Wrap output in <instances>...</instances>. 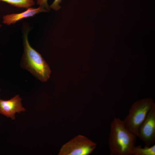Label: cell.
<instances>
[{
  "instance_id": "obj_1",
  "label": "cell",
  "mask_w": 155,
  "mask_h": 155,
  "mask_svg": "<svg viewBox=\"0 0 155 155\" xmlns=\"http://www.w3.org/2000/svg\"><path fill=\"white\" fill-rule=\"evenodd\" d=\"M137 136L129 131L123 121L115 118L110 128L108 145L111 155H130Z\"/></svg>"
},
{
  "instance_id": "obj_2",
  "label": "cell",
  "mask_w": 155,
  "mask_h": 155,
  "mask_svg": "<svg viewBox=\"0 0 155 155\" xmlns=\"http://www.w3.org/2000/svg\"><path fill=\"white\" fill-rule=\"evenodd\" d=\"M28 31L24 33L23 42L24 52L21 58L20 66L29 71L40 81L45 82L49 78L51 71L49 65L41 54L30 44Z\"/></svg>"
},
{
  "instance_id": "obj_3",
  "label": "cell",
  "mask_w": 155,
  "mask_h": 155,
  "mask_svg": "<svg viewBox=\"0 0 155 155\" xmlns=\"http://www.w3.org/2000/svg\"><path fill=\"white\" fill-rule=\"evenodd\" d=\"M155 106L154 101L150 98L141 99L134 102L123 121L126 127L137 137L140 127L150 111Z\"/></svg>"
},
{
  "instance_id": "obj_4",
  "label": "cell",
  "mask_w": 155,
  "mask_h": 155,
  "mask_svg": "<svg viewBox=\"0 0 155 155\" xmlns=\"http://www.w3.org/2000/svg\"><path fill=\"white\" fill-rule=\"evenodd\" d=\"M96 144L81 135L73 138L64 145L59 155H88L95 149Z\"/></svg>"
},
{
  "instance_id": "obj_5",
  "label": "cell",
  "mask_w": 155,
  "mask_h": 155,
  "mask_svg": "<svg viewBox=\"0 0 155 155\" xmlns=\"http://www.w3.org/2000/svg\"><path fill=\"white\" fill-rule=\"evenodd\" d=\"M137 137L145 145L150 146L155 142V106L150 111L140 127Z\"/></svg>"
},
{
  "instance_id": "obj_6",
  "label": "cell",
  "mask_w": 155,
  "mask_h": 155,
  "mask_svg": "<svg viewBox=\"0 0 155 155\" xmlns=\"http://www.w3.org/2000/svg\"><path fill=\"white\" fill-rule=\"evenodd\" d=\"M21 100L18 94L9 100L0 99V113L7 118L15 119L16 113H20L26 110L22 106Z\"/></svg>"
},
{
  "instance_id": "obj_7",
  "label": "cell",
  "mask_w": 155,
  "mask_h": 155,
  "mask_svg": "<svg viewBox=\"0 0 155 155\" xmlns=\"http://www.w3.org/2000/svg\"><path fill=\"white\" fill-rule=\"evenodd\" d=\"M49 11L44 8L39 7L37 8L29 7L23 12L13 13L4 15L3 17L2 22L7 25L14 24L24 18L32 17L41 12H48Z\"/></svg>"
},
{
  "instance_id": "obj_8",
  "label": "cell",
  "mask_w": 155,
  "mask_h": 155,
  "mask_svg": "<svg viewBox=\"0 0 155 155\" xmlns=\"http://www.w3.org/2000/svg\"><path fill=\"white\" fill-rule=\"evenodd\" d=\"M130 155H155V145L142 147L140 145L134 146L132 148Z\"/></svg>"
},
{
  "instance_id": "obj_9",
  "label": "cell",
  "mask_w": 155,
  "mask_h": 155,
  "mask_svg": "<svg viewBox=\"0 0 155 155\" xmlns=\"http://www.w3.org/2000/svg\"><path fill=\"white\" fill-rule=\"evenodd\" d=\"M0 1L5 2L18 8L27 9L31 7L35 4L34 0H0Z\"/></svg>"
},
{
  "instance_id": "obj_10",
  "label": "cell",
  "mask_w": 155,
  "mask_h": 155,
  "mask_svg": "<svg viewBox=\"0 0 155 155\" xmlns=\"http://www.w3.org/2000/svg\"><path fill=\"white\" fill-rule=\"evenodd\" d=\"M37 3L39 5V7L44 8L49 11L50 8L47 3L48 0H36Z\"/></svg>"
},
{
  "instance_id": "obj_11",
  "label": "cell",
  "mask_w": 155,
  "mask_h": 155,
  "mask_svg": "<svg viewBox=\"0 0 155 155\" xmlns=\"http://www.w3.org/2000/svg\"><path fill=\"white\" fill-rule=\"evenodd\" d=\"M62 0H54L52 3L49 6L50 8L52 9L55 11H57L61 8L59 4Z\"/></svg>"
},
{
  "instance_id": "obj_12",
  "label": "cell",
  "mask_w": 155,
  "mask_h": 155,
  "mask_svg": "<svg viewBox=\"0 0 155 155\" xmlns=\"http://www.w3.org/2000/svg\"><path fill=\"white\" fill-rule=\"evenodd\" d=\"M2 25L0 24V28L2 27Z\"/></svg>"
},
{
  "instance_id": "obj_13",
  "label": "cell",
  "mask_w": 155,
  "mask_h": 155,
  "mask_svg": "<svg viewBox=\"0 0 155 155\" xmlns=\"http://www.w3.org/2000/svg\"></svg>"
}]
</instances>
